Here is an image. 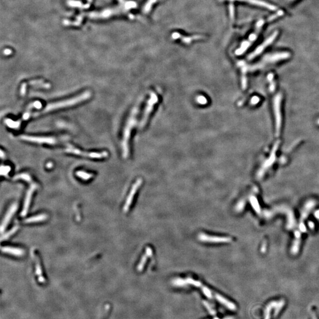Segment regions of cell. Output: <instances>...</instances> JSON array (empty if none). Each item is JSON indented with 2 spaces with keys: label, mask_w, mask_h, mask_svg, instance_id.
Instances as JSON below:
<instances>
[{
  "label": "cell",
  "mask_w": 319,
  "mask_h": 319,
  "mask_svg": "<svg viewBox=\"0 0 319 319\" xmlns=\"http://www.w3.org/2000/svg\"><path fill=\"white\" fill-rule=\"evenodd\" d=\"M284 14V11L279 9L268 17L259 20L256 23L254 30L247 37V39L241 43L239 48L235 51V54L238 56L243 54L257 41L266 24L274 21Z\"/></svg>",
  "instance_id": "obj_1"
},
{
  "label": "cell",
  "mask_w": 319,
  "mask_h": 319,
  "mask_svg": "<svg viewBox=\"0 0 319 319\" xmlns=\"http://www.w3.org/2000/svg\"><path fill=\"white\" fill-rule=\"evenodd\" d=\"M290 56L291 54L289 52H276L266 54L261 59V60L258 63H257L254 65L247 66L246 64H245L243 62H240L239 63V66L240 67L242 71L246 72L248 70H255L257 69H260L265 67L266 65L276 63L280 61L287 59L290 58Z\"/></svg>",
  "instance_id": "obj_2"
},
{
  "label": "cell",
  "mask_w": 319,
  "mask_h": 319,
  "mask_svg": "<svg viewBox=\"0 0 319 319\" xmlns=\"http://www.w3.org/2000/svg\"><path fill=\"white\" fill-rule=\"evenodd\" d=\"M141 102L140 99L138 102L134 106V107L131 110L130 115L127 119L124 132L123 138L122 140V157L124 158H127L129 156V146L128 142L131 135V130L137 122V117L138 114L139 106Z\"/></svg>",
  "instance_id": "obj_3"
},
{
  "label": "cell",
  "mask_w": 319,
  "mask_h": 319,
  "mask_svg": "<svg viewBox=\"0 0 319 319\" xmlns=\"http://www.w3.org/2000/svg\"><path fill=\"white\" fill-rule=\"evenodd\" d=\"M91 95H92L91 92L90 91H86L76 96L70 98L69 99L49 103L42 111L40 112H35L33 114H31V116L36 117L40 114L53 111L56 110H58V109L63 108L65 107H68V106H74L80 102H82L84 100L88 99L89 98L91 97Z\"/></svg>",
  "instance_id": "obj_4"
},
{
  "label": "cell",
  "mask_w": 319,
  "mask_h": 319,
  "mask_svg": "<svg viewBox=\"0 0 319 319\" xmlns=\"http://www.w3.org/2000/svg\"><path fill=\"white\" fill-rule=\"evenodd\" d=\"M279 34V32L278 30H275L274 31H273L268 37L265 39V40H264L260 45H259L256 47V49L251 53L248 55L247 59L249 60H251L261 54L264 51H265V49H267L276 40Z\"/></svg>",
  "instance_id": "obj_5"
},
{
  "label": "cell",
  "mask_w": 319,
  "mask_h": 319,
  "mask_svg": "<svg viewBox=\"0 0 319 319\" xmlns=\"http://www.w3.org/2000/svg\"><path fill=\"white\" fill-rule=\"evenodd\" d=\"M66 137L63 138H56L54 137H34L30 135H23L20 136V138L26 141L31 142V143H38V144H46L50 145H54L59 143V142L64 138Z\"/></svg>",
  "instance_id": "obj_6"
},
{
  "label": "cell",
  "mask_w": 319,
  "mask_h": 319,
  "mask_svg": "<svg viewBox=\"0 0 319 319\" xmlns=\"http://www.w3.org/2000/svg\"><path fill=\"white\" fill-rule=\"evenodd\" d=\"M64 151L67 153L74 154L77 156H81L83 157L92 158H103L107 157L108 156V153L104 151L101 153H95V152H85L83 151L82 150H79L78 149H76L73 146L70 144H67L66 149L64 150Z\"/></svg>",
  "instance_id": "obj_7"
},
{
  "label": "cell",
  "mask_w": 319,
  "mask_h": 319,
  "mask_svg": "<svg viewBox=\"0 0 319 319\" xmlns=\"http://www.w3.org/2000/svg\"><path fill=\"white\" fill-rule=\"evenodd\" d=\"M221 1H228L231 2H234V1L240 2V3L249 4L250 6H253L254 7L264 8L272 12H275L278 11V10H279L278 7L275 4L271 3L269 2H268L267 1H265V0H221Z\"/></svg>",
  "instance_id": "obj_8"
},
{
  "label": "cell",
  "mask_w": 319,
  "mask_h": 319,
  "mask_svg": "<svg viewBox=\"0 0 319 319\" xmlns=\"http://www.w3.org/2000/svg\"><path fill=\"white\" fill-rule=\"evenodd\" d=\"M158 99L157 95L155 93H153V92L151 93L150 95V98L147 102L145 110L144 111L143 117H142L141 120L139 124V128L140 129L143 128L144 126L146 125L148 119L150 117V115L153 110L154 106L155 103H156L158 102Z\"/></svg>",
  "instance_id": "obj_9"
},
{
  "label": "cell",
  "mask_w": 319,
  "mask_h": 319,
  "mask_svg": "<svg viewBox=\"0 0 319 319\" xmlns=\"http://www.w3.org/2000/svg\"><path fill=\"white\" fill-rule=\"evenodd\" d=\"M198 239L202 242L210 243H228L232 241L229 237H216L212 236L201 233L198 235Z\"/></svg>",
  "instance_id": "obj_10"
},
{
  "label": "cell",
  "mask_w": 319,
  "mask_h": 319,
  "mask_svg": "<svg viewBox=\"0 0 319 319\" xmlns=\"http://www.w3.org/2000/svg\"><path fill=\"white\" fill-rule=\"evenodd\" d=\"M142 183H143V179H138L136 182L134 184L133 186L132 187V189L130 191V193L129 194V196H128L127 199V200L125 202V205L123 207V210L125 212H127L128 211L129 209V207L131 204V203L133 200V198L137 192V191L138 190V188L139 187V186L141 185Z\"/></svg>",
  "instance_id": "obj_11"
},
{
  "label": "cell",
  "mask_w": 319,
  "mask_h": 319,
  "mask_svg": "<svg viewBox=\"0 0 319 319\" xmlns=\"http://www.w3.org/2000/svg\"><path fill=\"white\" fill-rule=\"evenodd\" d=\"M37 185L36 184H32L31 186H30V189L27 191V195H26V197H25V201H24V206H23V210H22V211L21 213V215L22 216H25L27 215L28 210L29 209L30 204V202H31V197H32L33 193L34 192V190L37 189Z\"/></svg>",
  "instance_id": "obj_12"
},
{
  "label": "cell",
  "mask_w": 319,
  "mask_h": 319,
  "mask_svg": "<svg viewBox=\"0 0 319 319\" xmlns=\"http://www.w3.org/2000/svg\"><path fill=\"white\" fill-rule=\"evenodd\" d=\"M17 208H18V205H17V204L16 203L13 204L11 205V206L10 207L9 210H8L7 214H6V215L3 221L1 226V233H3V232L6 229V228H7V225H8L10 220L11 219L13 216L14 215V214H15V212L17 210Z\"/></svg>",
  "instance_id": "obj_13"
},
{
  "label": "cell",
  "mask_w": 319,
  "mask_h": 319,
  "mask_svg": "<svg viewBox=\"0 0 319 319\" xmlns=\"http://www.w3.org/2000/svg\"><path fill=\"white\" fill-rule=\"evenodd\" d=\"M280 101H281V96L278 95L275 99L274 102V107H275V117H276V130L277 133L278 134L279 133V129H280V126H281V115H280Z\"/></svg>",
  "instance_id": "obj_14"
},
{
  "label": "cell",
  "mask_w": 319,
  "mask_h": 319,
  "mask_svg": "<svg viewBox=\"0 0 319 319\" xmlns=\"http://www.w3.org/2000/svg\"><path fill=\"white\" fill-rule=\"evenodd\" d=\"M1 251L2 252L4 253L11 254L16 257H22L25 254L24 250H23V249H21V248L9 247V246L3 247L1 248Z\"/></svg>",
  "instance_id": "obj_15"
},
{
  "label": "cell",
  "mask_w": 319,
  "mask_h": 319,
  "mask_svg": "<svg viewBox=\"0 0 319 319\" xmlns=\"http://www.w3.org/2000/svg\"><path fill=\"white\" fill-rule=\"evenodd\" d=\"M215 297L217 299V300H218L219 302H221L222 304H224L225 306H226L229 309L231 310H235L236 307V306L232 303V302L228 301V300H226V298H225L224 297L221 296V295L219 294H216L215 295Z\"/></svg>",
  "instance_id": "obj_16"
},
{
  "label": "cell",
  "mask_w": 319,
  "mask_h": 319,
  "mask_svg": "<svg viewBox=\"0 0 319 319\" xmlns=\"http://www.w3.org/2000/svg\"><path fill=\"white\" fill-rule=\"evenodd\" d=\"M279 301H272L269 303L264 310V319H270L271 312L273 308L275 307Z\"/></svg>",
  "instance_id": "obj_17"
},
{
  "label": "cell",
  "mask_w": 319,
  "mask_h": 319,
  "mask_svg": "<svg viewBox=\"0 0 319 319\" xmlns=\"http://www.w3.org/2000/svg\"><path fill=\"white\" fill-rule=\"evenodd\" d=\"M47 218V216L46 214H41L35 216L31 217L30 218L26 219L24 221L25 223H34V222H42L46 220Z\"/></svg>",
  "instance_id": "obj_18"
},
{
  "label": "cell",
  "mask_w": 319,
  "mask_h": 319,
  "mask_svg": "<svg viewBox=\"0 0 319 319\" xmlns=\"http://www.w3.org/2000/svg\"><path fill=\"white\" fill-rule=\"evenodd\" d=\"M35 272H36L37 275L39 277V281L40 282H44L45 281V278L42 276V268L40 266V264L39 262V259L36 258V262H35Z\"/></svg>",
  "instance_id": "obj_19"
},
{
  "label": "cell",
  "mask_w": 319,
  "mask_h": 319,
  "mask_svg": "<svg viewBox=\"0 0 319 319\" xmlns=\"http://www.w3.org/2000/svg\"><path fill=\"white\" fill-rule=\"evenodd\" d=\"M5 122L8 127L13 129L20 128L21 125V121H13L12 120L10 119H6L5 120Z\"/></svg>",
  "instance_id": "obj_20"
},
{
  "label": "cell",
  "mask_w": 319,
  "mask_h": 319,
  "mask_svg": "<svg viewBox=\"0 0 319 319\" xmlns=\"http://www.w3.org/2000/svg\"><path fill=\"white\" fill-rule=\"evenodd\" d=\"M13 179L14 180L22 179V180H25V181H26L27 182H31V180H31V177H30V175L28 174H27V173H21V174H17L15 177H14Z\"/></svg>",
  "instance_id": "obj_21"
},
{
  "label": "cell",
  "mask_w": 319,
  "mask_h": 319,
  "mask_svg": "<svg viewBox=\"0 0 319 319\" xmlns=\"http://www.w3.org/2000/svg\"><path fill=\"white\" fill-rule=\"evenodd\" d=\"M149 258V256L146 254L145 253V254L142 257L141 259V261L137 267V270L139 271V272H141L143 270V268L145 266V264L147 261V258Z\"/></svg>",
  "instance_id": "obj_22"
},
{
  "label": "cell",
  "mask_w": 319,
  "mask_h": 319,
  "mask_svg": "<svg viewBox=\"0 0 319 319\" xmlns=\"http://www.w3.org/2000/svg\"><path fill=\"white\" fill-rule=\"evenodd\" d=\"M76 175L79 177V178H81L82 179H83L84 180H88L92 177H93V175L92 174H89L88 173H86L85 171H78L76 172Z\"/></svg>",
  "instance_id": "obj_23"
},
{
  "label": "cell",
  "mask_w": 319,
  "mask_h": 319,
  "mask_svg": "<svg viewBox=\"0 0 319 319\" xmlns=\"http://www.w3.org/2000/svg\"><path fill=\"white\" fill-rule=\"evenodd\" d=\"M173 284L177 287H183L187 284L186 279H183L182 278H175L172 281Z\"/></svg>",
  "instance_id": "obj_24"
},
{
  "label": "cell",
  "mask_w": 319,
  "mask_h": 319,
  "mask_svg": "<svg viewBox=\"0 0 319 319\" xmlns=\"http://www.w3.org/2000/svg\"><path fill=\"white\" fill-rule=\"evenodd\" d=\"M18 227L17 226H14V228H13L10 231H8L7 233H5L4 235H3L1 236V240H6V239H8V238H10L11 235H13L14 233H15L16 232V231L18 230Z\"/></svg>",
  "instance_id": "obj_25"
},
{
  "label": "cell",
  "mask_w": 319,
  "mask_h": 319,
  "mask_svg": "<svg viewBox=\"0 0 319 319\" xmlns=\"http://www.w3.org/2000/svg\"><path fill=\"white\" fill-rule=\"evenodd\" d=\"M30 84H31L33 85H34V86H40V87H42V88H48L50 87L49 84L46 83L44 82L41 81H34L30 82Z\"/></svg>",
  "instance_id": "obj_26"
},
{
  "label": "cell",
  "mask_w": 319,
  "mask_h": 319,
  "mask_svg": "<svg viewBox=\"0 0 319 319\" xmlns=\"http://www.w3.org/2000/svg\"><path fill=\"white\" fill-rule=\"evenodd\" d=\"M186 282L187 284H192L194 286H196V287H201L202 286V284L200 282L198 281H196L195 279H193L192 278H187L186 279Z\"/></svg>",
  "instance_id": "obj_27"
},
{
  "label": "cell",
  "mask_w": 319,
  "mask_h": 319,
  "mask_svg": "<svg viewBox=\"0 0 319 319\" xmlns=\"http://www.w3.org/2000/svg\"><path fill=\"white\" fill-rule=\"evenodd\" d=\"M10 170H11L10 167L2 166L1 167V174L2 175L7 176L8 175V173L10 171Z\"/></svg>",
  "instance_id": "obj_28"
},
{
  "label": "cell",
  "mask_w": 319,
  "mask_h": 319,
  "mask_svg": "<svg viewBox=\"0 0 319 319\" xmlns=\"http://www.w3.org/2000/svg\"><path fill=\"white\" fill-rule=\"evenodd\" d=\"M202 291L203 292V293L204 294V295H205L206 297H207L209 298H211L212 297L211 291H210V290L209 289H207V287L203 286V287H202Z\"/></svg>",
  "instance_id": "obj_29"
},
{
  "label": "cell",
  "mask_w": 319,
  "mask_h": 319,
  "mask_svg": "<svg viewBox=\"0 0 319 319\" xmlns=\"http://www.w3.org/2000/svg\"><path fill=\"white\" fill-rule=\"evenodd\" d=\"M197 102L201 105H205L207 103V99L204 96H199L197 97Z\"/></svg>",
  "instance_id": "obj_30"
},
{
  "label": "cell",
  "mask_w": 319,
  "mask_h": 319,
  "mask_svg": "<svg viewBox=\"0 0 319 319\" xmlns=\"http://www.w3.org/2000/svg\"><path fill=\"white\" fill-rule=\"evenodd\" d=\"M244 205H245V203H244L243 202H242V201L239 202L238 203L237 206L236 207V210L237 211H241V210L243 209V207H244Z\"/></svg>",
  "instance_id": "obj_31"
},
{
  "label": "cell",
  "mask_w": 319,
  "mask_h": 319,
  "mask_svg": "<svg viewBox=\"0 0 319 319\" xmlns=\"http://www.w3.org/2000/svg\"><path fill=\"white\" fill-rule=\"evenodd\" d=\"M204 306H205L206 307L207 309V310H209V313H210L211 314H212V315H215V314H216L215 311H214V310H213V309H212V308H211V307H210V306H209V304H207V303L206 302H205V301H204Z\"/></svg>",
  "instance_id": "obj_32"
},
{
  "label": "cell",
  "mask_w": 319,
  "mask_h": 319,
  "mask_svg": "<svg viewBox=\"0 0 319 319\" xmlns=\"http://www.w3.org/2000/svg\"><path fill=\"white\" fill-rule=\"evenodd\" d=\"M146 253L149 256V257H151L153 255V250L150 247H147L146 249Z\"/></svg>",
  "instance_id": "obj_33"
},
{
  "label": "cell",
  "mask_w": 319,
  "mask_h": 319,
  "mask_svg": "<svg viewBox=\"0 0 319 319\" xmlns=\"http://www.w3.org/2000/svg\"><path fill=\"white\" fill-rule=\"evenodd\" d=\"M25 91H26V85H25V83H24L21 86V91H20V93H21L22 96H24L25 95Z\"/></svg>",
  "instance_id": "obj_34"
},
{
  "label": "cell",
  "mask_w": 319,
  "mask_h": 319,
  "mask_svg": "<svg viewBox=\"0 0 319 319\" xmlns=\"http://www.w3.org/2000/svg\"><path fill=\"white\" fill-rule=\"evenodd\" d=\"M310 314H311V318H312V319H317L316 314H315V311H314L313 309H311V310H310Z\"/></svg>",
  "instance_id": "obj_35"
},
{
  "label": "cell",
  "mask_w": 319,
  "mask_h": 319,
  "mask_svg": "<svg viewBox=\"0 0 319 319\" xmlns=\"http://www.w3.org/2000/svg\"><path fill=\"white\" fill-rule=\"evenodd\" d=\"M258 101H259V98H257V97H254V98L252 99L251 102H252V103H253V104H256Z\"/></svg>",
  "instance_id": "obj_36"
},
{
  "label": "cell",
  "mask_w": 319,
  "mask_h": 319,
  "mask_svg": "<svg viewBox=\"0 0 319 319\" xmlns=\"http://www.w3.org/2000/svg\"><path fill=\"white\" fill-rule=\"evenodd\" d=\"M52 167H53V164H52V163H48V164H47V167L49 168H52Z\"/></svg>",
  "instance_id": "obj_37"
},
{
  "label": "cell",
  "mask_w": 319,
  "mask_h": 319,
  "mask_svg": "<svg viewBox=\"0 0 319 319\" xmlns=\"http://www.w3.org/2000/svg\"><path fill=\"white\" fill-rule=\"evenodd\" d=\"M286 1L289 2V3H293V2H295V1H297V0H286Z\"/></svg>",
  "instance_id": "obj_38"
},
{
  "label": "cell",
  "mask_w": 319,
  "mask_h": 319,
  "mask_svg": "<svg viewBox=\"0 0 319 319\" xmlns=\"http://www.w3.org/2000/svg\"><path fill=\"white\" fill-rule=\"evenodd\" d=\"M224 319H233V318H231V317H227V318H224Z\"/></svg>",
  "instance_id": "obj_39"
},
{
  "label": "cell",
  "mask_w": 319,
  "mask_h": 319,
  "mask_svg": "<svg viewBox=\"0 0 319 319\" xmlns=\"http://www.w3.org/2000/svg\"><path fill=\"white\" fill-rule=\"evenodd\" d=\"M214 319H219V318H217V317H215Z\"/></svg>",
  "instance_id": "obj_40"
}]
</instances>
